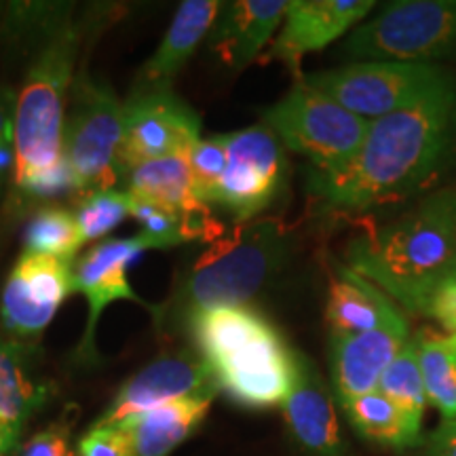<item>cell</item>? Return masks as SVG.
Masks as SVG:
<instances>
[{
	"mask_svg": "<svg viewBox=\"0 0 456 456\" xmlns=\"http://www.w3.org/2000/svg\"><path fill=\"white\" fill-rule=\"evenodd\" d=\"M123 135L125 102L89 74L74 77L70 112L64 121V161L78 197L112 191L125 178Z\"/></svg>",
	"mask_w": 456,
	"mask_h": 456,
	"instance_id": "8992f818",
	"label": "cell"
},
{
	"mask_svg": "<svg viewBox=\"0 0 456 456\" xmlns=\"http://www.w3.org/2000/svg\"><path fill=\"white\" fill-rule=\"evenodd\" d=\"M214 397H191L165 403L123 420L117 429L127 440L131 456H169L199 429Z\"/></svg>",
	"mask_w": 456,
	"mask_h": 456,
	"instance_id": "44dd1931",
	"label": "cell"
},
{
	"mask_svg": "<svg viewBox=\"0 0 456 456\" xmlns=\"http://www.w3.org/2000/svg\"><path fill=\"white\" fill-rule=\"evenodd\" d=\"M146 249H157L146 235L129 239H110L91 248L83 258L72 265V294H83L89 302V319L81 351H94L95 328L102 313L110 302L131 300L148 306L127 281L129 265ZM151 309V306H148Z\"/></svg>",
	"mask_w": 456,
	"mask_h": 456,
	"instance_id": "9a60e30c",
	"label": "cell"
},
{
	"mask_svg": "<svg viewBox=\"0 0 456 456\" xmlns=\"http://www.w3.org/2000/svg\"><path fill=\"white\" fill-rule=\"evenodd\" d=\"M281 406L289 436L306 456L345 454L334 399L315 363L300 353H296L292 391Z\"/></svg>",
	"mask_w": 456,
	"mask_h": 456,
	"instance_id": "e0dca14e",
	"label": "cell"
},
{
	"mask_svg": "<svg viewBox=\"0 0 456 456\" xmlns=\"http://www.w3.org/2000/svg\"><path fill=\"white\" fill-rule=\"evenodd\" d=\"M26 252L55 256L72 262L83 248L81 232L74 214L64 208H45L32 216L24 235Z\"/></svg>",
	"mask_w": 456,
	"mask_h": 456,
	"instance_id": "4316f807",
	"label": "cell"
},
{
	"mask_svg": "<svg viewBox=\"0 0 456 456\" xmlns=\"http://www.w3.org/2000/svg\"><path fill=\"white\" fill-rule=\"evenodd\" d=\"M11 452H13V448H11V446H9V444H7V442H4V440H3V437H0V456H9Z\"/></svg>",
	"mask_w": 456,
	"mask_h": 456,
	"instance_id": "e575fe53",
	"label": "cell"
},
{
	"mask_svg": "<svg viewBox=\"0 0 456 456\" xmlns=\"http://www.w3.org/2000/svg\"><path fill=\"white\" fill-rule=\"evenodd\" d=\"M372 9L370 0H289L281 30L266 57L281 61L300 81L305 77L300 72L302 57L355 30Z\"/></svg>",
	"mask_w": 456,
	"mask_h": 456,
	"instance_id": "5bb4252c",
	"label": "cell"
},
{
	"mask_svg": "<svg viewBox=\"0 0 456 456\" xmlns=\"http://www.w3.org/2000/svg\"><path fill=\"white\" fill-rule=\"evenodd\" d=\"M454 159L456 83L448 77L412 106L370 121L349 163L311 169L309 191L334 212H366L429 191Z\"/></svg>",
	"mask_w": 456,
	"mask_h": 456,
	"instance_id": "6da1fadb",
	"label": "cell"
},
{
	"mask_svg": "<svg viewBox=\"0 0 456 456\" xmlns=\"http://www.w3.org/2000/svg\"><path fill=\"white\" fill-rule=\"evenodd\" d=\"M397 317L402 311L389 296L346 265H334L326 306L330 336L363 334Z\"/></svg>",
	"mask_w": 456,
	"mask_h": 456,
	"instance_id": "ffe728a7",
	"label": "cell"
},
{
	"mask_svg": "<svg viewBox=\"0 0 456 456\" xmlns=\"http://www.w3.org/2000/svg\"><path fill=\"white\" fill-rule=\"evenodd\" d=\"M0 151H13V117L0 98Z\"/></svg>",
	"mask_w": 456,
	"mask_h": 456,
	"instance_id": "836d02e7",
	"label": "cell"
},
{
	"mask_svg": "<svg viewBox=\"0 0 456 456\" xmlns=\"http://www.w3.org/2000/svg\"><path fill=\"white\" fill-rule=\"evenodd\" d=\"M351 425L366 440L397 450L419 446L423 429H416L408 416L379 389L340 403Z\"/></svg>",
	"mask_w": 456,
	"mask_h": 456,
	"instance_id": "cb8c5ba5",
	"label": "cell"
},
{
	"mask_svg": "<svg viewBox=\"0 0 456 456\" xmlns=\"http://www.w3.org/2000/svg\"><path fill=\"white\" fill-rule=\"evenodd\" d=\"M47 399V387L38 383L24 351L9 334L0 332V437L17 448L28 416Z\"/></svg>",
	"mask_w": 456,
	"mask_h": 456,
	"instance_id": "603a6c76",
	"label": "cell"
},
{
	"mask_svg": "<svg viewBox=\"0 0 456 456\" xmlns=\"http://www.w3.org/2000/svg\"><path fill=\"white\" fill-rule=\"evenodd\" d=\"M285 174L283 144L266 125L226 134V169L212 205L239 224L252 222L281 192Z\"/></svg>",
	"mask_w": 456,
	"mask_h": 456,
	"instance_id": "30bf717a",
	"label": "cell"
},
{
	"mask_svg": "<svg viewBox=\"0 0 456 456\" xmlns=\"http://www.w3.org/2000/svg\"><path fill=\"white\" fill-rule=\"evenodd\" d=\"M131 197L152 201L182 216L201 232L203 241L214 243L224 228L212 216V208L197 197L188 157H165L142 163L125 175Z\"/></svg>",
	"mask_w": 456,
	"mask_h": 456,
	"instance_id": "ac0fdd59",
	"label": "cell"
},
{
	"mask_svg": "<svg viewBox=\"0 0 456 456\" xmlns=\"http://www.w3.org/2000/svg\"><path fill=\"white\" fill-rule=\"evenodd\" d=\"M197 197L212 208L216 191L226 169V134L201 138L188 157Z\"/></svg>",
	"mask_w": 456,
	"mask_h": 456,
	"instance_id": "f546056e",
	"label": "cell"
},
{
	"mask_svg": "<svg viewBox=\"0 0 456 456\" xmlns=\"http://www.w3.org/2000/svg\"><path fill=\"white\" fill-rule=\"evenodd\" d=\"M78 456H131V452L117 427H91L78 442Z\"/></svg>",
	"mask_w": 456,
	"mask_h": 456,
	"instance_id": "4dcf8cb0",
	"label": "cell"
},
{
	"mask_svg": "<svg viewBox=\"0 0 456 456\" xmlns=\"http://www.w3.org/2000/svg\"><path fill=\"white\" fill-rule=\"evenodd\" d=\"M454 277H456V275H454Z\"/></svg>",
	"mask_w": 456,
	"mask_h": 456,
	"instance_id": "d590c367",
	"label": "cell"
},
{
	"mask_svg": "<svg viewBox=\"0 0 456 456\" xmlns=\"http://www.w3.org/2000/svg\"><path fill=\"white\" fill-rule=\"evenodd\" d=\"M427 456H456V420H446L433 433Z\"/></svg>",
	"mask_w": 456,
	"mask_h": 456,
	"instance_id": "d6a6232c",
	"label": "cell"
},
{
	"mask_svg": "<svg viewBox=\"0 0 456 456\" xmlns=\"http://www.w3.org/2000/svg\"><path fill=\"white\" fill-rule=\"evenodd\" d=\"M355 60L433 64L456 53V0L391 3L346 38Z\"/></svg>",
	"mask_w": 456,
	"mask_h": 456,
	"instance_id": "52a82bcc",
	"label": "cell"
},
{
	"mask_svg": "<svg viewBox=\"0 0 456 456\" xmlns=\"http://www.w3.org/2000/svg\"><path fill=\"white\" fill-rule=\"evenodd\" d=\"M288 249L289 232L281 220L243 222L216 239L186 271L171 315L191 323L205 311L245 306L281 269Z\"/></svg>",
	"mask_w": 456,
	"mask_h": 456,
	"instance_id": "5b68a950",
	"label": "cell"
},
{
	"mask_svg": "<svg viewBox=\"0 0 456 456\" xmlns=\"http://www.w3.org/2000/svg\"><path fill=\"white\" fill-rule=\"evenodd\" d=\"M43 43L34 53L13 114V186L28 188L64 165L66 91L81 49L83 28L66 13L41 20Z\"/></svg>",
	"mask_w": 456,
	"mask_h": 456,
	"instance_id": "3957f363",
	"label": "cell"
},
{
	"mask_svg": "<svg viewBox=\"0 0 456 456\" xmlns=\"http://www.w3.org/2000/svg\"><path fill=\"white\" fill-rule=\"evenodd\" d=\"M129 201H131L129 216H134V218L138 220V224L142 226V235L151 239L157 249L175 248V245L186 243V241H197V239H201L203 241L201 232H199L191 222L182 218V216L169 212V209L161 208V205L144 201V199H138V197L129 195Z\"/></svg>",
	"mask_w": 456,
	"mask_h": 456,
	"instance_id": "f1b7e54d",
	"label": "cell"
},
{
	"mask_svg": "<svg viewBox=\"0 0 456 456\" xmlns=\"http://www.w3.org/2000/svg\"><path fill=\"white\" fill-rule=\"evenodd\" d=\"M129 195L118 188L112 191H95L89 195L78 197L77 218L78 232L83 243L95 241V239L108 235L129 216Z\"/></svg>",
	"mask_w": 456,
	"mask_h": 456,
	"instance_id": "83f0119b",
	"label": "cell"
},
{
	"mask_svg": "<svg viewBox=\"0 0 456 456\" xmlns=\"http://www.w3.org/2000/svg\"><path fill=\"white\" fill-rule=\"evenodd\" d=\"M446 78L448 74L436 64L355 61L336 70L305 74L300 81L357 117L376 121L412 106Z\"/></svg>",
	"mask_w": 456,
	"mask_h": 456,
	"instance_id": "9c48e42d",
	"label": "cell"
},
{
	"mask_svg": "<svg viewBox=\"0 0 456 456\" xmlns=\"http://www.w3.org/2000/svg\"><path fill=\"white\" fill-rule=\"evenodd\" d=\"M346 266L402 309L425 317L437 289L456 275V186L425 195L408 212L353 239Z\"/></svg>",
	"mask_w": 456,
	"mask_h": 456,
	"instance_id": "7a4b0ae2",
	"label": "cell"
},
{
	"mask_svg": "<svg viewBox=\"0 0 456 456\" xmlns=\"http://www.w3.org/2000/svg\"><path fill=\"white\" fill-rule=\"evenodd\" d=\"M21 456H74L70 450V433L64 427H49L26 442Z\"/></svg>",
	"mask_w": 456,
	"mask_h": 456,
	"instance_id": "1f68e13d",
	"label": "cell"
},
{
	"mask_svg": "<svg viewBox=\"0 0 456 456\" xmlns=\"http://www.w3.org/2000/svg\"><path fill=\"white\" fill-rule=\"evenodd\" d=\"M220 9L222 3H216V0L182 3L155 55L142 70L135 87H169L171 78L182 70V66L191 60L203 38L212 30Z\"/></svg>",
	"mask_w": 456,
	"mask_h": 456,
	"instance_id": "7402d4cb",
	"label": "cell"
},
{
	"mask_svg": "<svg viewBox=\"0 0 456 456\" xmlns=\"http://www.w3.org/2000/svg\"><path fill=\"white\" fill-rule=\"evenodd\" d=\"M410 338L406 317L353 336H330V368L340 403L379 389L380 376Z\"/></svg>",
	"mask_w": 456,
	"mask_h": 456,
	"instance_id": "2e32d148",
	"label": "cell"
},
{
	"mask_svg": "<svg viewBox=\"0 0 456 456\" xmlns=\"http://www.w3.org/2000/svg\"><path fill=\"white\" fill-rule=\"evenodd\" d=\"M205 362L220 389L249 408L279 406L296 376V353L249 306H220L191 322Z\"/></svg>",
	"mask_w": 456,
	"mask_h": 456,
	"instance_id": "277c9868",
	"label": "cell"
},
{
	"mask_svg": "<svg viewBox=\"0 0 456 456\" xmlns=\"http://www.w3.org/2000/svg\"><path fill=\"white\" fill-rule=\"evenodd\" d=\"M72 294V262L24 252L4 283L0 322L11 338L32 340L43 334Z\"/></svg>",
	"mask_w": 456,
	"mask_h": 456,
	"instance_id": "7c38bea8",
	"label": "cell"
},
{
	"mask_svg": "<svg viewBox=\"0 0 456 456\" xmlns=\"http://www.w3.org/2000/svg\"><path fill=\"white\" fill-rule=\"evenodd\" d=\"M427 399L446 420H456V334L414 336Z\"/></svg>",
	"mask_w": 456,
	"mask_h": 456,
	"instance_id": "d4e9b609",
	"label": "cell"
},
{
	"mask_svg": "<svg viewBox=\"0 0 456 456\" xmlns=\"http://www.w3.org/2000/svg\"><path fill=\"white\" fill-rule=\"evenodd\" d=\"M201 140V118L171 87L134 89L125 102L121 163L127 171L165 157H191Z\"/></svg>",
	"mask_w": 456,
	"mask_h": 456,
	"instance_id": "8fae6325",
	"label": "cell"
},
{
	"mask_svg": "<svg viewBox=\"0 0 456 456\" xmlns=\"http://www.w3.org/2000/svg\"><path fill=\"white\" fill-rule=\"evenodd\" d=\"M218 391V379L203 355H192V353L165 355L129 379L94 427H117L131 416L165 403L191 397H216Z\"/></svg>",
	"mask_w": 456,
	"mask_h": 456,
	"instance_id": "4fadbf2b",
	"label": "cell"
},
{
	"mask_svg": "<svg viewBox=\"0 0 456 456\" xmlns=\"http://www.w3.org/2000/svg\"><path fill=\"white\" fill-rule=\"evenodd\" d=\"M262 117L279 142L309 159L315 171H334L349 163L370 125L302 81H296L288 95L266 108Z\"/></svg>",
	"mask_w": 456,
	"mask_h": 456,
	"instance_id": "ba28073f",
	"label": "cell"
},
{
	"mask_svg": "<svg viewBox=\"0 0 456 456\" xmlns=\"http://www.w3.org/2000/svg\"><path fill=\"white\" fill-rule=\"evenodd\" d=\"M379 391L408 416V420L416 429H423V416L429 399H427L423 374H420L414 336L403 342L402 349L387 366L383 376H380Z\"/></svg>",
	"mask_w": 456,
	"mask_h": 456,
	"instance_id": "484cf974",
	"label": "cell"
},
{
	"mask_svg": "<svg viewBox=\"0 0 456 456\" xmlns=\"http://www.w3.org/2000/svg\"><path fill=\"white\" fill-rule=\"evenodd\" d=\"M289 0H237L222 4L212 30L209 49L231 70L248 68L281 26Z\"/></svg>",
	"mask_w": 456,
	"mask_h": 456,
	"instance_id": "d6986e66",
	"label": "cell"
}]
</instances>
